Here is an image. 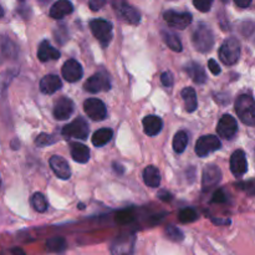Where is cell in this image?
<instances>
[{
    "label": "cell",
    "mask_w": 255,
    "mask_h": 255,
    "mask_svg": "<svg viewBox=\"0 0 255 255\" xmlns=\"http://www.w3.org/2000/svg\"><path fill=\"white\" fill-rule=\"evenodd\" d=\"M192 44L197 51L206 54L214 46V34L206 24H198L192 32Z\"/></svg>",
    "instance_id": "obj_1"
},
{
    "label": "cell",
    "mask_w": 255,
    "mask_h": 255,
    "mask_svg": "<svg viewBox=\"0 0 255 255\" xmlns=\"http://www.w3.org/2000/svg\"><path fill=\"white\" fill-rule=\"evenodd\" d=\"M236 111L242 122L248 126L255 125V105L253 97L249 95H242L236 101Z\"/></svg>",
    "instance_id": "obj_2"
},
{
    "label": "cell",
    "mask_w": 255,
    "mask_h": 255,
    "mask_svg": "<svg viewBox=\"0 0 255 255\" xmlns=\"http://www.w3.org/2000/svg\"><path fill=\"white\" fill-rule=\"evenodd\" d=\"M219 57H221L222 62L228 65V66L238 62L239 57H241V42H239V40L236 37L227 39L219 49Z\"/></svg>",
    "instance_id": "obj_3"
},
{
    "label": "cell",
    "mask_w": 255,
    "mask_h": 255,
    "mask_svg": "<svg viewBox=\"0 0 255 255\" xmlns=\"http://www.w3.org/2000/svg\"><path fill=\"white\" fill-rule=\"evenodd\" d=\"M111 4L120 19L131 25L139 24V21H141V15H139L138 10L131 6L127 2V0H112Z\"/></svg>",
    "instance_id": "obj_4"
},
{
    "label": "cell",
    "mask_w": 255,
    "mask_h": 255,
    "mask_svg": "<svg viewBox=\"0 0 255 255\" xmlns=\"http://www.w3.org/2000/svg\"><path fill=\"white\" fill-rule=\"evenodd\" d=\"M90 29L94 36L104 47L109 46L112 40V24L104 19H95L90 22Z\"/></svg>",
    "instance_id": "obj_5"
},
{
    "label": "cell",
    "mask_w": 255,
    "mask_h": 255,
    "mask_svg": "<svg viewBox=\"0 0 255 255\" xmlns=\"http://www.w3.org/2000/svg\"><path fill=\"white\" fill-rule=\"evenodd\" d=\"M134 242L136 236L132 233L121 234L114 239L111 243V254L112 255H132L134 251Z\"/></svg>",
    "instance_id": "obj_6"
},
{
    "label": "cell",
    "mask_w": 255,
    "mask_h": 255,
    "mask_svg": "<svg viewBox=\"0 0 255 255\" xmlns=\"http://www.w3.org/2000/svg\"><path fill=\"white\" fill-rule=\"evenodd\" d=\"M221 139L214 134H207L202 136L196 143V153L199 157H207L208 154L218 151L221 148Z\"/></svg>",
    "instance_id": "obj_7"
},
{
    "label": "cell",
    "mask_w": 255,
    "mask_h": 255,
    "mask_svg": "<svg viewBox=\"0 0 255 255\" xmlns=\"http://www.w3.org/2000/svg\"><path fill=\"white\" fill-rule=\"evenodd\" d=\"M110 89H111V81L105 72H97L85 82V90L87 92H91V94L109 91Z\"/></svg>",
    "instance_id": "obj_8"
},
{
    "label": "cell",
    "mask_w": 255,
    "mask_h": 255,
    "mask_svg": "<svg viewBox=\"0 0 255 255\" xmlns=\"http://www.w3.org/2000/svg\"><path fill=\"white\" fill-rule=\"evenodd\" d=\"M164 21L168 24V26L174 29L183 30L192 24V15L189 12H178L174 10H168L163 14Z\"/></svg>",
    "instance_id": "obj_9"
},
{
    "label": "cell",
    "mask_w": 255,
    "mask_h": 255,
    "mask_svg": "<svg viewBox=\"0 0 255 255\" xmlns=\"http://www.w3.org/2000/svg\"><path fill=\"white\" fill-rule=\"evenodd\" d=\"M62 134L66 137L85 139L89 136V125L84 119H76L62 128Z\"/></svg>",
    "instance_id": "obj_10"
},
{
    "label": "cell",
    "mask_w": 255,
    "mask_h": 255,
    "mask_svg": "<svg viewBox=\"0 0 255 255\" xmlns=\"http://www.w3.org/2000/svg\"><path fill=\"white\" fill-rule=\"evenodd\" d=\"M222 172L218 166L216 164H209L204 168L203 177H202V189L204 192H208L213 189L217 184L221 182Z\"/></svg>",
    "instance_id": "obj_11"
},
{
    "label": "cell",
    "mask_w": 255,
    "mask_h": 255,
    "mask_svg": "<svg viewBox=\"0 0 255 255\" xmlns=\"http://www.w3.org/2000/svg\"><path fill=\"white\" fill-rule=\"evenodd\" d=\"M84 110L87 116L94 121H102L106 117V106L99 99H89L84 102Z\"/></svg>",
    "instance_id": "obj_12"
},
{
    "label": "cell",
    "mask_w": 255,
    "mask_h": 255,
    "mask_svg": "<svg viewBox=\"0 0 255 255\" xmlns=\"http://www.w3.org/2000/svg\"><path fill=\"white\" fill-rule=\"evenodd\" d=\"M217 131L221 137L224 139H233L234 136L238 132V125H237L236 119L231 115H224L218 122Z\"/></svg>",
    "instance_id": "obj_13"
},
{
    "label": "cell",
    "mask_w": 255,
    "mask_h": 255,
    "mask_svg": "<svg viewBox=\"0 0 255 255\" xmlns=\"http://www.w3.org/2000/svg\"><path fill=\"white\" fill-rule=\"evenodd\" d=\"M62 77L66 80L67 82H76L79 80H81L82 75H84V70L82 66L80 65V62H77L76 60L70 59L62 66Z\"/></svg>",
    "instance_id": "obj_14"
},
{
    "label": "cell",
    "mask_w": 255,
    "mask_h": 255,
    "mask_svg": "<svg viewBox=\"0 0 255 255\" xmlns=\"http://www.w3.org/2000/svg\"><path fill=\"white\" fill-rule=\"evenodd\" d=\"M75 105L72 100L67 99V97H60L56 102H55L54 107V116L55 119L59 121H64L67 120L72 114H74Z\"/></svg>",
    "instance_id": "obj_15"
},
{
    "label": "cell",
    "mask_w": 255,
    "mask_h": 255,
    "mask_svg": "<svg viewBox=\"0 0 255 255\" xmlns=\"http://www.w3.org/2000/svg\"><path fill=\"white\" fill-rule=\"evenodd\" d=\"M231 171L236 177H242L248 171V161L244 151L237 149L231 157Z\"/></svg>",
    "instance_id": "obj_16"
},
{
    "label": "cell",
    "mask_w": 255,
    "mask_h": 255,
    "mask_svg": "<svg viewBox=\"0 0 255 255\" xmlns=\"http://www.w3.org/2000/svg\"><path fill=\"white\" fill-rule=\"evenodd\" d=\"M50 167L60 179H69L71 176V169H70L69 163L62 157L52 156L50 158Z\"/></svg>",
    "instance_id": "obj_17"
},
{
    "label": "cell",
    "mask_w": 255,
    "mask_h": 255,
    "mask_svg": "<svg viewBox=\"0 0 255 255\" xmlns=\"http://www.w3.org/2000/svg\"><path fill=\"white\" fill-rule=\"evenodd\" d=\"M16 56V45L9 37L0 35V64L6 61V60H14Z\"/></svg>",
    "instance_id": "obj_18"
},
{
    "label": "cell",
    "mask_w": 255,
    "mask_h": 255,
    "mask_svg": "<svg viewBox=\"0 0 255 255\" xmlns=\"http://www.w3.org/2000/svg\"><path fill=\"white\" fill-rule=\"evenodd\" d=\"M62 87V82L56 75H46L40 81V90L42 94L52 95Z\"/></svg>",
    "instance_id": "obj_19"
},
{
    "label": "cell",
    "mask_w": 255,
    "mask_h": 255,
    "mask_svg": "<svg viewBox=\"0 0 255 255\" xmlns=\"http://www.w3.org/2000/svg\"><path fill=\"white\" fill-rule=\"evenodd\" d=\"M72 11H74V5L69 0H59L50 9V16L52 19L60 20L66 16V15L71 14Z\"/></svg>",
    "instance_id": "obj_20"
},
{
    "label": "cell",
    "mask_w": 255,
    "mask_h": 255,
    "mask_svg": "<svg viewBox=\"0 0 255 255\" xmlns=\"http://www.w3.org/2000/svg\"><path fill=\"white\" fill-rule=\"evenodd\" d=\"M37 57H39L40 61L47 62V61H55L60 57V51L57 49H55L54 46H51L49 41H42L40 44L39 50H37Z\"/></svg>",
    "instance_id": "obj_21"
},
{
    "label": "cell",
    "mask_w": 255,
    "mask_h": 255,
    "mask_svg": "<svg viewBox=\"0 0 255 255\" xmlns=\"http://www.w3.org/2000/svg\"><path fill=\"white\" fill-rule=\"evenodd\" d=\"M162 127H163V121H162L161 117L149 115V116L143 119L144 133L148 134V136H156V134H158L161 132Z\"/></svg>",
    "instance_id": "obj_22"
},
{
    "label": "cell",
    "mask_w": 255,
    "mask_h": 255,
    "mask_svg": "<svg viewBox=\"0 0 255 255\" xmlns=\"http://www.w3.org/2000/svg\"><path fill=\"white\" fill-rule=\"evenodd\" d=\"M184 70L187 71V74L192 77L196 84L203 85L206 84L207 81V74L204 71L203 67L198 64V62H189V64L186 65Z\"/></svg>",
    "instance_id": "obj_23"
},
{
    "label": "cell",
    "mask_w": 255,
    "mask_h": 255,
    "mask_svg": "<svg viewBox=\"0 0 255 255\" xmlns=\"http://www.w3.org/2000/svg\"><path fill=\"white\" fill-rule=\"evenodd\" d=\"M70 152L74 161L79 163H86L90 159V149L89 147L82 143H71L70 144Z\"/></svg>",
    "instance_id": "obj_24"
},
{
    "label": "cell",
    "mask_w": 255,
    "mask_h": 255,
    "mask_svg": "<svg viewBox=\"0 0 255 255\" xmlns=\"http://www.w3.org/2000/svg\"><path fill=\"white\" fill-rule=\"evenodd\" d=\"M182 99L184 101V106H186L187 112H194L198 106V100H197V94L192 87H186L182 90L181 92Z\"/></svg>",
    "instance_id": "obj_25"
},
{
    "label": "cell",
    "mask_w": 255,
    "mask_h": 255,
    "mask_svg": "<svg viewBox=\"0 0 255 255\" xmlns=\"http://www.w3.org/2000/svg\"><path fill=\"white\" fill-rule=\"evenodd\" d=\"M143 181L147 186L152 187V188L158 187L161 183V174H159L158 168H156L154 166L146 167V169L143 171Z\"/></svg>",
    "instance_id": "obj_26"
},
{
    "label": "cell",
    "mask_w": 255,
    "mask_h": 255,
    "mask_svg": "<svg viewBox=\"0 0 255 255\" xmlns=\"http://www.w3.org/2000/svg\"><path fill=\"white\" fill-rule=\"evenodd\" d=\"M114 131L111 128H101L96 131L92 136V144L95 147H102L111 141Z\"/></svg>",
    "instance_id": "obj_27"
},
{
    "label": "cell",
    "mask_w": 255,
    "mask_h": 255,
    "mask_svg": "<svg viewBox=\"0 0 255 255\" xmlns=\"http://www.w3.org/2000/svg\"><path fill=\"white\" fill-rule=\"evenodd\" d=\"M188 144V134L186 131L177 132L173 138V149L177 153H183Z\"/></svg>",
    "instance_id": "obj_28"
},
{
    "label": "cell",
    "mask_w": 255,
    "mask_h": 255,
    "mask_svg": "<svg viewBox=\"0 0 255 255\" xmlns=\"http://www.w3.org/2000/svg\"><path fill=\"white\" fill-rule=\"evenodd\" d=\"M162 34H163V39L164 41H166V44L168 45L169 49L173 50V51L176 52L182 51V42L176 34L169 31H163Z\"/></svg>",
    "instance_id": "obj_29"
},
{
    "label": "cell",
    "mask_w": 255,
    "mask_h": 255,
    "mask_svg": "<svg viewBox=\"0 0 255 255\" xmlns=\"http://www.w3.org/2000/svg\"><path fill=\"white\" fill-rule=\"evenodd\" d=\"M16 71L15 70H6V71H2L0 74V99L4 97L5 92H6L7 86L10 85L11 80L14 79Z\"/></svg>",
    "instance_id": "obj_30"
},
{
    "label": "cell",
    "mask_w": 255,
    "mask_h": 255,
    "mask_svg": "<svg viewBox=\"0 0 255 255\" xmlns=\"http://www.w3.org/2000/svg\"><path fill=\"white\" fill-rule=\"evenodd\" d=\"M46 248L50 252L60 253V252L65 251V248H66V241L62 237H54V238H50L46 242Z\"/></svg>",
    "instance_id": "obj_31"
},
{
    "label": "cell",
    "mask_w": 255,
    "mask_h": 255,
    "mask_svg": "<svg viewBox=\"0 0 255 255\" xmlns=\"http://www.w3.org/2000/svg\"><path fill=\"white\" fill-rule=\"evenodd\" d=\"M31 206L39 213H44L47 209V202L42 193H35L31 197Z\"/></svg>",
    "instance_id": "obj_32"
},
{
    "label": "cell",
    "mask_w": 255,
    "mask_h": 255,
    "mask_svg": "<svg viewBox=\"0 0 255 255\" xmlns=\"http://www.w3.org/2000/svg\"><path fill=\"white\" fill-rule=\"evenodd\" d=\"M178 218L182 223H192L198 218V214L193 208H184L179 212Z\"/></svg>",
    "instance_id": "obj_33"
},
{
    "label": "cell",
    "mask_w": 255,
    "mask_h": 255,
    "mask_svg": "<svg viewBox=\"0 0 255 255\" xmlns=\"http://www.w3.org/2000/svg\"><path fill=\"white\" fill-rule=\"evenodd\" d=\"M166 234H167V237L171 239V241H174V242H181V241H183V238H184L183 233H182V232L179 231L177 227H173V226L167 227Z\"/></svg>",
    "instance_id": "obj_34"
},
{
    "label": "cell",
    "mask_w": 255,
    "mask_h": 255,
    "mask_svg": "<svg viewBox=\"0 0 255 255\" xmlns=\"http://www.w3.org/2000/svg\"><path fill=\"white\" fill-rule=\"evenodd\" d=\"M116 221L119 222L120 224H127L129 223V222L133 221V213H132V211H121L117 213L116 216Z\"/></svg>",
    "instance_id": "obj_35"
},
{
    "label": "cell",
    "mask_w": 255,
    "mask_h": 255,
    "mask_svg": "<svg viewBox=\"0 0 255 255\" xmlns=\"http://www.w3.org/2000/svg\"><path fill=\"white\" fill-rule=\"evenodd\" d=\"M193 4L199 11L207 12L211 10L212 4H213V0H193Z\"/></svg>",
    "instance_id": "obj_36"
},
{
    "label": "cell",
    "mask_w": 255,
    "mask_h": 255,
    "mask_svg": "<svg viewBox=\"0 0 255 255\" xmlns=\"http://www.w3.org/2000/svg\"><path fill=\"white\" fill-rule=\"evenodd\" d=\"M55 142L54 136L51 134H46V133H41L37 136V138L35 139V143L37 146H47V144H51Z\"/></svg>",
    "instance_id": "obj_37"
},
{
    "label": "cell",
    "mask_w": 255,
    "mask_h": 255,
    "mask_svg": "<svg viewBox=\"0 0 255 255\" xmlns=\"http://www.w3.org/2000/svg\"><path fill=\"white\" fill-rule=\"evenodd\" d=\"M55 39L60 42V44H64L67 40V29L64 25H60L57 26V29L55 30Z\"/></svg>",
    "instance_id": "obj_38"
},
{
    "label": "cell",
    "mask_w": 255,
    "mask_h": 255,
    "mask_svg": "<svg viewBox=\"0 0 255 255\" xmlns=\"http://www.w3.org/2000/svg\"><path fill=\"white\" fill-rule=\"evenodd\" d=\"M161 82L163 86L172 87L173 86V75L169 71H164L163 74L161 75Z\"/></svg>",
    "instance_id": "obj_39"
},
{
    "label": "cell",
    "mask_w": 255,
    "mask_h": 255,
    "mask_svg": "<svg viewBox=\"0 0 255 255\" xmlns=\"http://www.w3.org/2000/svg\"><path fill=\"white\" fill-rule=\"evenodd\" d=\"M106 2L107 0H90L89 6L92 11H97V10H101L106 5Z\"/></svg>",
    "instance_id": "obj_40"
},
{
    "label": "cell",
    "mask_w": 255,
    "mask_h": 255,
    "mask_svg": "<svg viewBox=\"0 0 255 255\" xmlns=\"http://www.w3.org/2000/svg\"><path fill=\"white\" fill-rule=\"evenodd\" d=\"M208 66H209V70L212 71V74H214V75L221 74V67H219L218 62H217L216 60H209Z\"/></svg>",
    "instance_id": "obj_41"
},
{
    "label": "cell",
    "mask_w": 255,
    "mask_h": 255,
    "mask_svg": "<svg viewBox=\"0 0 255 255\" xmlns=\"http://www.w3.org/2000/svg\"><path fill=\"white\" fill-rule=\"evenodd\" d=\"M212 202H216V203H224V202H226V194H224V192L221 191V189L217 191L216 193H214Z\"/></svg>",
    "instance_id": "obj_42"
},
{
    "label": "cell",
    "mask_w": 255,
    "mask_h": 255,
    "mask_svg": "<svg viewBox=\"0 0 255 255\" xmlns=\"http://www.w3.org/2000/svg\"><path fill=\"white\" fill-rule=\"evenodd\" d=\"M253 0H234V2L237 4V6L239 7H248L252 4Z\"/></svg>",
    "instance_id": "obj_43"
},
{
    "label": "cell",
    "mask_w": 255,
    "mask_h": 255,
    "mask_svg": "<svg viewBox=\"0 0 255 255\" xmlns=\"http://www.w3.org/2000/svg\"><path fill=\"white\" fill-rule=\"evenodd\" d=\"M158 197H159V198L162 199V201H171V199H172V196H171V194H169L168 192H166V191L159 192Z\"/></svg>",
    "instance_id": "obj_44"
},
{
    "label": "cell",
    "mask_w": 255,
    "mask_h": 255,
    "mask_svg": "<svg viewBox=\"0 0 255 255\" xmlns=\"http://www.w3.org/2000/svg\"><path fill=\"white\" fill-rule=\"evenodd\" d=\"M11 253H12V255H26L24 252H22V249H20V248H14L11 251Z\"/></svg>",
    "instance_id": "obj_45"
},
{
    "label": "cell",
    "mask_w": 255,
    "mask_h": 255,
    "mask_svg": "<svg viewBox=\"0 0 255 255\" xmlns=\"http://www.w3.org/2000/svg\"><path fill=\"white\" fill-rule=\"evenodd\" d=\"M2 15H4V9H2L1 5H0V17H1Z\"/></svg>",
    "instance_id": "obj_46"
},
{
    "label": "cell",
    "mask_w": 255,
    "mask_h": 255,
    "mask_svg": "<svg viewBox=\"0 0 255 255\" xmlns=\"http://www.w3.org/2000/svg\"><path fill=\"white\" fill-rule=\"evenodd\" d=\"M222 1H223V2H228L229 0H222Z\"/></svg>",
    "instance_id": "obj_47"
},
{
    "label": "cell",
    "mask_w": 255,
    "mask_h": 255,
    "mask_svg": "<svg viewBox=\"0 0 255 255\" xmlns=\"http://www.w3.org/2000/svg\"><path fill=\"white\" fill-rule=\"evenodd\" d=\"M19 1H25V0H19Z\"/></svg>",
    "instance_id": "obj_48"
}]
</instances>
